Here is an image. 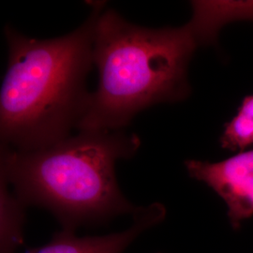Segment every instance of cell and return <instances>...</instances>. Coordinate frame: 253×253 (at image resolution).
Returning a JSON list of instances; mask_svg holds the SVG:
<instances>
[{
	"label": "cell",
	"mask_w": 253,
	"mask_h": 253,
	"mask_svg": "<svg viewBox=\"0 0 253 253\" xmlns=\"http://www.w3.org/2000/svg\"><path fill=\"white\" fill-rule=\"evenodd\" d=\"M104 2L72 33L50 40L24 36L5 27L8 67L0 92L2 145L32 151L66 139L78 126L91 93L94 33Z\"/></svg>",
	"instance_id": "cell-1"
},
{
	"label": "cell",
	"mask_w": 253,
	"mask_h": 253,
	"mask_svg": "<svg viewBox=\"0 0 253 253\" xmlns=\"http://www.w3.org/2000/svg\"><path fill=\"white\" fill-rule=\"evenodd\" d=\"M140 145L138 136L122 130L80 131L32 151L1 145L0 176L26 208H44L62 230L76 232L139 209L120 190L116 163Z\"/></svg>",
	"instance_id": "cell-2"
},
{
	"label": "cell",
	"mask_w": 253,
	"mask_h": 253,
	"mask_svg": "<svg viewBox=\"0 0 253 253\" xmlns=\"http://www.w3.org/2000/svg\"><path fill=\"white\" fill-rule=\"evenodd\" d=\"M202 45L190 21L183 27L153 29L132 25L114 9H102L93 43L99 84L77 128L122 130L144 109L186 99L188 67Z\"/></svg>",
	"instance_id": "cell-3"
},
{
	"label": "cell",
	"mask_w": 253,
	"mask_h": 253,
	"mask_svg": "<svg viewBox=\"0 0 253 253\" xmlns=\"http://www.w3.org/2000/svg\"><path fill=\"white\" fill-rule=\"evenodd\" d=\"M185 166L190 177L207 184L225 202L234 229L253 217V150L218 163L190 160Z\"/></svg>",
	"instance_id": "cell-4"
},
{
	"label": "cell",
	"mask_w": 253,
	"mask_h": 253,
	"mask_svg": "<svg viewBox=\"0 0 253 253\" xmlns=\"http://www.w3.org/2000/svg\"><path fill=\"white\" fill-rule=\"evenodd\" d=\"M162 204L140 207L132 215V222L125 230L107 235L78 236L76 232H55L47 244L27 253H124L141 235L158 225L165 217Z\"/></svg>",
	"instance_id": "cell-5"
},
{
	"label": "cell",
	"mask_w": 253,
	"mask_h": 253,
	"mask_svg": "<svg viewBox=\"0 0 253 253\" xmlns=\"http://www.w3.org/2000/svg\"><path fill=\"white\" fill-rule=\"evenodd\" d=\"M26 208L0 176V253H16L25 244Z\"/></svg>",
	"instance_id": "cell-6"
},
{
	"label": "cell",
	"mask_w": 253,
	"mask_h": 253,
	"mask_svg": "<svg viewBox=\"0 0 253 253\" xmlns=\"http://www.w3.org/2000/svg\"><path fill=\"white\" fill-rule=\"evenodd\" d=\"M220 143L223 148L232 151L253 145V95L243 100L236 116L227 124Z\"/></svg>",
	"instance_id": "cell-7"
}]
</instances>
